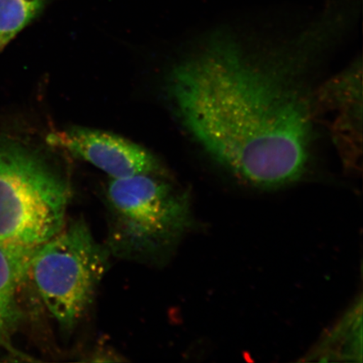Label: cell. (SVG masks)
<instances>
[{"label":"cell","instance_id":"1","mask_svg":"<svg viewBox=\"0 0 363 363\" xmlns=\"http://www.w3.org/2000/svg\"><path fill=\"white\" fill-rule=\"evenodd\" d=\"M344 21L330 7L280 43L252 42L229 30L208 35L167 79L182 123L245 183L271 189L301 179L314 138L313 71Z\"/></svg>","mask_w":363,"mask_h":363},{"label":"cell","instance_id":"2","mask_svg":"<svg viewBox=\"0 0 363 363\" xmlns=\"http://www.w3.org/2000/svg\"><path fill=\"white\" fill-rule=\"evenodd\" d=\"M67 181L40 154L0 138V248L19 283L38 250L66 224Z\"/></svg>","mask_w":363,"mask_h":363},{"label":"cell","instance_id":"4","mask_svg":"<svg viewBox=\"0 0 363 363\" xmlns=\"http://www.w3.org/2000/svg\"><path fill=\"white\" fill-rule=\"evenodd\" d=\"M110 257L82 219L66 223L34 254L28 277L63 333H72L87 314Z\"/></svg>","mask_w":363,"mask_h":363},{"label":"cell","instance_id":"6","mask_svg":"<svg viewBox=\"0 0 363 363\" xmlns=\"http://www.w3.org/2000/svg\"><path fill=\"white\" fill-rule=\"evenodd\" d=\"M362 107L361 61L354 62L315 90V120L330 116V134L343 161L349 164L355 165L362 154Z\"/></svg>","mask_w":363,"mask_h":363},{"label":"cell","instance_id":"5","mask_svg":"<svg viewBox=\"0 0 363 363\" xmlns=\"http://www.w3.org/2000/svg\"><path fill=\"white\" fill-rule=\"evenodd\" d=\"M50 146L62 148L89 162L111 179L138 174H163L157 159L146 150L120 136L81 127L54 131Z\"/></svg>","mask_w":363,"mask_h":363},{"label":"cell","instance_id":"7","mask_svg":"<svg viewBox=\"0 0 363 363\" xmlns=\"http://www.w3.org/2000/svg\"><path fill=\"white\" fill-rule=\"evenodd\" d=\"M362 301L356 303L342 320L322 339L310 357L320 361H335L337 357L357 361L362 358Z\"/></svg>","mask_w":363,"mask_h":363},{"label":"cell","instance_id":"8","mask_svg":"<svg viewBox=\"0 0 363 363\" xmlns=\"http://www.w3.org/2000/svg\"><path fill=\"white\" fill-rule=\"evenodd\" d=\"M15 271L6 254L0 248V350L21 356L13 346V337L22 318L17 301L20 286Z\"/></svg>","mask_w":363,"mask_h":363},{"label":"cell","instance_id":"3","mask_svg":"<svg viewBox=\"0 0 363 363\" xmlns=\"http://www.w3.org/2000/svg\"><path fill=\"white\" fill-rule=\"evenodd\" d=\"M111 256L162 262L191 225L187 193L163 174L111 179L106 192Z\"/></svg>","mask_w":363,"mask_h":363},{"label":"cell","instance_id":"9","mask_svg":"<svg viewBox=\"0 0 363 363\" xmlns=\"http://www.w3.org/2000/svg\"><path fill=\"white\" fill-rule=\"evenodd\" d=\"M50 0H0V51L44 11Z\"/></svg>","mask_w":363,"mask_h":363}]
</instances>
